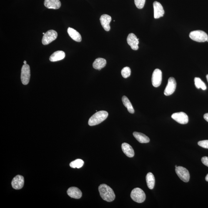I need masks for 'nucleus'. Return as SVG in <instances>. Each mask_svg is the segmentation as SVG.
Masks as SVG:
<instances>
[{
  "instance_id": "obj_9",
  "label": "nucleus",
  "mask_w": 208,
  "mask_h": 208,
  "mask_svg": "<svg viewBox=\"0 0 208 208\" xmlns=\"http://www.w3.org/2000/svg\"><path fill=\"white\" fill-rule=\"evenodd\" d=\"M177 86V83L175 79L173 77L170 78L168 79V82L164 94L166 96H170L175 91Z\"/></svg>"
},
{
  "instance_id": "obj_34",
  "label": "nucleus",
  "mask_w": 208,
  "mask_h": 208,
  "mask_svg": "<svg viewBox=\"0 0 208 208\" xmlns=\"http://www.w3.org/2000/svg\"><path fill=\"white\" fill-rule=\"evenodd\" d=\"M177 166H178L177 165H176L175 166V168H177Z\"/></svg>"
},
{
  "instance_id": "obj_21",
  "label": "nucleus",
  "mask_w": 208,
  "mask_h": 208,
  "mask_svg": "<svg viewBox=\"0 0 208 208\" xmlns=\"http://www.w3.org/2000/svg\"><path fill=\"white\" fill-rule=\"evenodd\" d=\"M133 135L139 142L142 144L149 143L150 141L147 136L141 133L134 132L133 133Z\"/></svg>"
},
{
  "instance_id": "obj_22",
  "label": "nucleus",
  "mask_w": 208,
  "mask_h": 208,
  "mask_svg": "<svg viewBox=\"0 0 208 208\" xmlns=\"http://www.w3.org/2000/svg\"><path fill=\"white\" fill-rule=\"evenodd\" d=\"M146 179L147 186L149 189L151 190L154 189L155 184V178L152 173L151 172L148 173L146 175Z\"/></svg>"
},
{
  "instance_id": "obj_4",
  "label": "nucleus",
  "mask_w": 208,
  "mask_h": 208,
  "mask_svg": "<svg viewBox=\"0 0 208 208\" xmlns=\"http://www.w3.org/2000/svg\"><path fill=\"white\" fill-rule=\"evenodd\" d=\"M191 39L198 42H205L207 41L208 36L207 33L201 30L194 31L191 32L189 34Z\"/></svg>"
},
{
  "instance_id": "obj_6",
  "label": "nucleus",
  "mask_w": 208,
  "mask_h": 208,
  "mask_svg": "<svg viewBox=\"0 0 208 208\" xmlns=\"http://www.w3.org/2000/svg\"><path fill=\"white\" fill-rule=\"evenodd\" d=\"M175 172L181 180L185 182H189L190 175L189 171L186 168L181 166H178L175 168Z\"/></svg>"
},
{
  "instance_id": "obj_17",
  "label": "nucleus",
  "mask_w": 208,
  "mask_h": 208,
  "mask_svg": "<svg viewBox=\"0 0 208 208\" xmlns=\"http://www.w3.org/2000/svg\"><path fill=\"white\" fill-rule=\"evenodd\" d=\"M121 148L123 152L128 157L131 158L134 155V150L131 146L126 143H124L121 145Z\"/></svg>"
},
{
  "instance_id": "obj_30",
  "label": "nucleus",
  "mask_w": 208,
  "mask_h": 208,
  "mask_svg": "<svg viewBox=\"0 0 208 208\" xmlns=\"http://www.w3.org/2000/svg\"><path fill=\"white\" fill-rule=\"evenodd\" d=\"M204 118L205 119V120L206 121H207L208 122V113L207 114H205L204 115Z\"/></svg>"
},
{
  "instance_id": "obj_24",
  "label": "nucleus",
  "mask_w": 208,
  "mask_h": 208,
  "mask_svg": "<svg viewBox=\"0 0 208 208\" xmlns=\"http://www.w3.org/2000/svg\"><path fill=\"white\" fill-rule=\"evenodd\" d=\"M195 84L197 89H201L203 90H205L207 89L205 83L199 78L196 77L194 79Z\"/></svg>"
},
{
  "instance_id": "obj_31",
  "label": "nucleus",
  "mask_w": 208,
  "mask_h": 208,
  "mask_svg": "<svg viewBox=\"0 0 208 208\" xmlns=\"http://www.w3.org/2000/svg\"><path fill=\"white\" fill-rule=\"evenodd\" d=\"M205 180L206 181H207V182H208V174L206 176Z\"/></svg>"
},
{
  "instance_id": "obj_5",
  "label": "nucleus",
  "mask_w": 208,
  "mask_h": 208,
  "mask_svg": "<svg viewBox=\"0 0 208 208\" xmlns=\"http://www.w3.org/2000/svg\"><path fill=\"white\" fill-rule=\"evenodd\" d=\"M30 76V69L29 65H23L21 73V80L23 84L27 85L29 83Z\"/></svg>"
},
{
  "instance_id": "obj_10",
  "label": "nucleus",
  "mask_w": 208,
  "mask_h": 208,
  "mask_svg": "<svg viewBox=\"0 0 208 208\" xmlns=\"http://www.w3.org/2000/svg\"><path fill=\"white\" fill-rule=\"evenodd\" d=\"M172 118L179 124H186L189 122L187 115L183 112L174 113L172 114Z\"/></svg>"
},
{
  "instance_id": "obj_2",
  "label": "nucleus",
  "mask_w": 208,
  "mask_h": 208,
  "mask_svg": "<svg viewBox=\"0 0 208 208\" xmlns=\"http://www.w3.org/2000/svg\"><path fill=\"white\" fill-rule=\"evenodd\" d=\"M109 114L107 111H98L91 116L89 121L90 126H95L101 124L107 119Z\"/></svg>"
},
{
  "instance_id": "obj_7",
  "label": "nucleus",
  "mask_w": 208,
  "mask_h": 208,
  "mask_svg": "<svg viewBox=\"0 0 208 208\" xmlns=\"http://www.w3.org/2000/svg\"><path fill=\"white\" fill-rule=\"evenodd\" d=\"M58 33L55 31L50 30L48 31L43 36L42 43L43 45H46L50 44L57 38Z\"/></svg>"
},
{
  "instance_id": "obj_25",
  "label": "nucleus",
  "mask_w": 208,
  "mask_h": 208,
  "mask_svg": "<svg viewBox=\"0 0 208 208\" xmlns=\"http://www.w3.org/2000/svg\"><path fill=\"white\" fill-rule=\"evenodd\" d=\"M84 164V161L82 160L78 159L71 162L70 164L69 165L71 168H77L78 169H79V168L82 167Z\"/></svg>"
},
{
  "instance_id": "obj_13",
  "label": "nucleus",
  "mask_w": 208,
  "mask_h": 208,
  "mask_svg": "<svg viewBox=\"0 0 208 208\" xmlns=\"http://www.w3.org/2000/svg\"><path fill=\"white\" fill-rule=\"evenodd\" d=\"M24 178L23 176L18 175L13 179L12 181V185L14 189H21L24 185Z\"/></svg>"
},
{
  "instance_id": "obj_20",
  "label": "nucleus",
  "mask_w": 208,
  "mask_h": 208,
  "mask_svg": "<svg viewBox=\"0 0 208 208\" xmlns=\"http://www.w3.org/2000/svg\"><path fill=\"white\" fill-rule=\"evenodd\" d=\"M106 61L105 59L102 58H98L93 63V67L95 69L100 70L101 69L105 66Z\"/></svg>"
},
{
  "instance_id": "obj_29",
  "label": "nucleus",
  "mask_w": 208,
  "mask_h": 208,
  "mask_svg": "<svg viewBox=\"0 0 208 208\" xmlns=\"http://www.w3.org/2000/svg\"><path fill=\"white\" fill-rule=\"evenodd\" d=\"M202 163L203 164L208 167V157L207 156H204L201 159Z\"/></svg>"
},
{
  "instance_id": "obj_18",
  "label": "nucleus",
  "mask_w": 208,
  "mask_h": 208,
  "mask_svg": "<svg viewBox=\"0 0 208 208\" xmlns=\"http://www.w3.org/2000/svg\"><path fill=\"white\" fill-rule=\"evenodd\" d=\"M65 57V53L62 51H56L51 55L49 58L51 62H56L64 59Z\"/></svg>"
},
{
  "instance_id": "obj_11",
  "label": "nucleus",
  "mask_w": 208,
  "mask_h": 208,
  "mask_svg": "<svg viewBox=\"0 0 208 208\" xmlns=\"http://www.w3.org/2000/svg\"><path fill=\"white\" fill-rule=\"evenodd\" d=\"M139 39L134 33H130L128 35L127 38L128 44L130 46L133 50H137L139 49Z\"/></svg>"
},
{
  "instance_id": "obj_8",
  "label": "nucleus",
  "mask_w": 208,
  "mask_h": 208,
  "mask_svg": "<svg viewBox=\"0 0 208 208\" xmlns=\"http://www.w3.org/2000/svg\"><path fill=\"white\" fill-rule=\"evenodd\" d=\"M162 73L160 69H156L153 73L151 81L153 86L158 87L160 85L162 81Z\"/></svg>"
},
{
  "instance_id": "obj_27",
  "label": "nucleus",
  "mask_w": 208,
  "mask_h": 208,
  "mask_svg": "<svg viewBox=\"0 0 208 208\" xmlns=\"http://www.w3.org/2000/svg\"><path fill=\"white\" fill-rule=\"evenodd\" d=\"M146 0H134L136 8L139 9H142L144 7Z\"/></svg>"
},
{
  "instance_id": "obj_16",
  "label": "nucleus",
  "mask_w": 208,
  "mask_h": 208,
  "mask_svg": "<svg viewBox=\"0 0 208 208\" xmlns=\"http://www.w3.org/2000/svg\"><path fill=\"white\" fill-rule=\"evenodd\" d=\"M44 5L48 9H57L61 6L59 0H45Z\"/></svg>"
},
{
  "instance_id": "obj_28",
  "label": "nucleus",
  "mask_w": 208,
  "mask_h": 208,
  "mask_svg": "<svg viewBox=\"0 0 208 208\" xmlns=\"http://www.w3.org/2000/svg\"><path fill=\"white\" fill-rule=\"evenodd\" d=\"M198 145L205 149H208V140H204L199 141Z\"/></svg>"
},
{
  "instance_id": "obj_35",
  "label": "nucleus",
  "mask_w": 208,
  "mask_h": 208,
  "mask_svg": "<svg viewBox=\"0 0 208 208\" xmlns=\"http://www.w3.org/2000/svg\"><path fill=\"white\" fill-rule=\"evenodd\" d=\"M43 34H44V35L45 34V33H43Z\"/></svg>"
},
{
  "instance_id": "obj_19",
  "label": "nucleus",
  "mask_w": 208,
  "mask_h": 208,
  "mask_svg": "<svg viewBox=\"0 0 208 208\" xmlns=\"http://www.w3.org/2000/svg\"><path fill=\"white\" fill-rule=\"evenodd\" d=\"M67 31L69 36L74 41L80 42L82 40L80 34L76 30L72 28H68Z\"/></svg>"
},
{
  "instance_id": "obj_12",
  "label": "nucleus",
  "mask_w": 208,
  "mask_h": 208,
  "mask_svg": "<svg viewBox=\"0 0 208 208\" xmlns=\"http://www.w3.org/2000/svg\"><path fill=\"white\" fill-rule=\"evenodd\" d=\"M154 8V17L155 19H159L164 16L165 12L163 6L160 3L155 1L153 4Z\"/></svg>"
},
{
  "instance_id": "obj_26",
  "label": "nucleus",
  "mask_w": 208,
  "mask_h": 208,
  "mask_svg": "<svg viewBox=\"0 0 208 208\" xmlns=\"http://www.w3.org/2000/svg\"><path fill=\"white\" fill-rule=\"evenodd\" d=\"M131 71L130 68L129 67H125L123 68L121 71V74L123 77L126 78L130 76Z\"/></svg>"
},
{
  "instance_id": "obj_3",
  "label": "nucleus",
  "mask_w": 208,
  "mask_h": 208,
  "mask_svg": "<svg viewBox=\"0 0 208 208\" xmlns=\"http://www.w3.org/2000/svg\"><path fill=\"white\" fill-rule=\"evenodd\" d=\"M131 197L134 202L139 203L144 202L146 199L145 193L139 188H134L131 191Z\"/></svg>"
},
{
  "instance_id": "obj_23",
  "label": "nucleus",
  "mask_w": 208,
  "mask_h": 208,
  "mask_svg": "<svg viewBox=\"0 0 208 208\" xmlns=\"http://www.w3.org/2000/svg\"><path fill=\"white\" fill-rule=\"evenodd\" d=\"M122 101L125 107L127 108L128 111L130 114H133L134 112V109L133 108L130 101L126 96H124L122 98Z\"/></svg>"
},
{
  "instance_id": "obj_32",
  "label": "nucleus",
  "mask_w": 208,
  "mask_h": 208,
  "mask_svg": "<svg viewBox=\"0 0 208 208\" xmlns=\"http://www.w3.org/2000/svg\"><path fill=\"white\" fill-rule=\"evenodd\" d=\"M206 78H207V81L208 82V74H207V75L206 76Z\"/></svg>"
},
{
  "instance_id": "obj_33",
  "label": "nucleus",
  "mask_w": 208,
  "mask_h": 208,
  "mask_svg": "<svg viewBox=\"0 0 208 208\" xmlns=\"http://www.w3.org/2000/svg\"><path fill=\"white\" fill-rule=\"evenodd\" d=\"M24 64H26V63H27L26 61H24Z\"/></svg>"
},
{
  "instance_id": "obj_14",
  "label": "nucleus",
  "mask_w": 208,
  "mask_h": 208,
  "mask_svg": "<svg viewBox=\"0 0 208 208\" xmlns=\"http://www.w3.org/2000/svg\"><path fill=\"white\" fill-rule=\"evenodd\" d=\"M111 21L110 16L107 14H103L100 18V21L103 28L106 31H109L110 30L109 24Z\"/></svg>"
},
{
  "instance_id": "obj_1",
  "label": "nucleus",
  "mask_w": 208,
  "mask_h": 208,
  "mask_svg": "<svg viewBox=\"0 0 208 208\" xmlns=\"http://www.w3.org/2000/svg\"><path fill=\"white\" fill-rule=\"evenodd\" d=\"M99 191L101 198L104 200L108 202H111L114 201L115 198L114 190L107 185L102 184L99 186Z\"/></svg>"
},
{
  "instance_id": "obj_15",
  "label": "nucleus",
  "mask_w": 208,
  "mask_h": 208,
  "mask_svg": "<svg viewBox=\"0 0 208 208\" xmlns=\"http://www.w3.org/2000/svg\"><path fill=\"white\" fill-rule=\"evenodd\" d=\"M67 192L69 197L75 199H80L82 196V193L80 190L76 187L69 188Z\"/></svg>"
}]
</instances>
